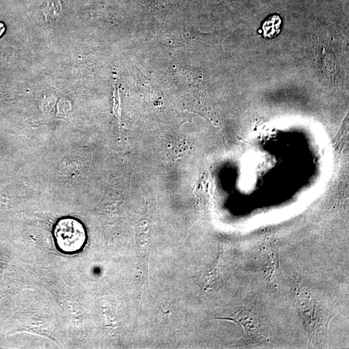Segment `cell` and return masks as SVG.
Listing matches in <instances>:
<instances>
[{
    "mask_svg": "<svg viewBox=\"0 0 349 349\" xmlns=\"http://www.w3.org/2000/svg\"><path fill=\"white\" fill-rule=\"evenodd\" d=\"M4 30V25L2 23H0V36L3 33Z\"/></svg>",
    "mask_w": 349,
    "mask_h": 349,
    "instance_id": "cell-2",
    "label": "cell"
},
{
    "mask_svg": "<svg viewBox=\"0 0 349 349\" xmlns=\"http://www.w3.org/2000/svg\"><path fill=\"white\" fill-rule=\"evenodd\" d=\"M53 236L56 248L64 254L72 255L83 251L88 241L84 224L72 217L62 218L54 226Z\"/></svg>",
    "mask_w": 349,
    "mask_h": 349,
    "instance_id": "cell-1",
    "label": "cell"
}]
</instances>
